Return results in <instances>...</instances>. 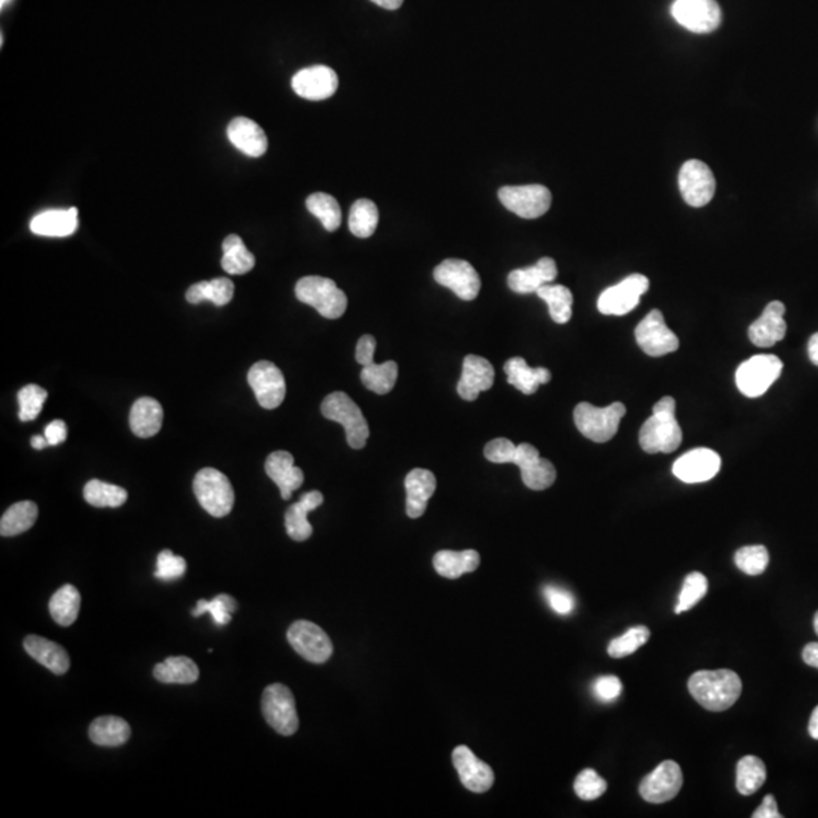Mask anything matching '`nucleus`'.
Listing matches in <instances>:
<instances>
[{
  "label": "nucleus",
  "mask_w": 818,
  "mask_h": 818,
  "mask_svg": "<svg viewBox=\"0 0 818 818\" xmlns=\"http://www.w3.org/2000/svg\"><path fill=\"white\" fill-rule=\"evenodd\" d=\"M483 455L494 464L519 466L524 485L534 491L547 490L556 481L554 464L539 457V450L529 442L515 446L508 438H496L485 446Z\"/></svg>",
  "instance_id": "f257e3e1"
},
{
  "label": "nucleus",
  "mask_w": 818,
  "mask_h": 818,
  "mask_svg": "<svg viewBox=\"0 0 818 818\" xmlns=\"http://www.w3.org/2000/svg\"><path fill=\"white\" fill-rule=\"evenodd\" d=\"M688 690L708 711L722 712L740 699L742 684L735 671L701 670L690 677Z\"/></svg>",
  "instance_id": "f03ea898"
},
{
  "label": "nucleus",
  "mask_w": 818,
  "mask_h": 818,
  "mask_svg": "<svg viewBox=\"0 0 818 818\" xmlns=\"http://www.w3.org/2000/svg\"><path fill=\"white\" fill-rule=\"evenodd\" d=\"M682 442V429L676 420V401L662 397L652 409V417L641 426L640 446L645 453L675 452Z\"/></svg>",
  "instance_id": "7ed1b4c3"
},
{
  "label": "nucleus",
  "mask_w": 818,
  "mask_h": 818,
  "mask_svg": "<svg viewBox=\"0 0 818 818\" xmlns=\"http://www.w3.org/2000/svg\"><path fill=\"white\" fill-rule=\"evenodd\" d=\"M296 297L329 320L340 319L347 310V296L334 280L321 276L302 278L296 284Z\"/></svg>",
  "instance_id": "20e7f679"
},
{
  "label": "nucleus",
  "mask_w": 818,
  "mask_h": 818,
  "mask_svg": "<svg viewBox=\"0 0 818 818\" xmlns=\"http://www.w3.org/2000/svg\"><path fill=\"white\" fill-rule=\"evenodd\" d=\"M321 414L328 420L340 423L346 431L347 442L352 449H364L370 429L361 408L346 393H331L321 403Z\"/></svg>",
  "instance_id": "39448f33"
},
{
  "label": "nucleus",
  "mask_w": 818,
  "mask_h": 818,
  "mask_svg": "<svg viewBox=\"0 0 818 818\" xmlns=\"http://www.w3.org/2000/svg\"><path fill=\"white\" fill-rule=\"evenodd\" d=\"M626 407L620 401L611 403L610 407L597 408L588 401H582L575 408V425L584 437L595 442L610 441L619 431L621 418L625 417Z\"/></svg>",
  "instance_id": "423d86ee"
},
{
  "label": "nucleus",
  "mask_w": 818,
  "mask_h": 818,
  "mask_svg": "<svg viewBox=\"0 0 818 818\" xmlns=\"http://www.w3.org/2000/svg\"><path fill=\"white\" fill-rule=\"evenodd\" d=\"M193 490L200 506L213 517H226L234 508V488L228 476L215 468H202L194 478Z\"/></svg>",
  "instance_id": "0eeeda50"
},
{
  "label": "nucleus",
  "mask_w": 818,
  "mask_h": 818,
  "mask_svg": "<svg viewBox=\"0 0 818 818\" xmlns=\"http://www.w3.org/2000/svg\"><path fill=\"white\" fill-rule=\"evenodd\" d=\"M261 709L265 722L280 735L290 737L299 729L295 696L288 686L282 684L267 686L261 699Z\"/></svg>",
  "instance_id": "6e6552de"
},
{
  "label": "nucleus",
  "mask_w": 818,
  "mask_h": 818,
  "mask_svg": "<svg viewBox=\"0 0 818 818\" xmlns=\"http://www.w3.org/2000/svg\"><path fill=\"white\" fill-rule=\"evenodd\" d=\"M783 364L778 356L757 355L742 362L737 369L735 381L738 390L746 397H759L778 381Z\"/></svg>",
  "instance_id": "1a4fd4ad"
},
{
  "label": "nucleus",
  "mask_w": 818,
  "mask_h": 818,
  "mask_svg": "<svg viewBox=\"0 0 818 818\" xmlns=\"http://www.w3.org/2000/svg\"><path fill=\"white\" fill-rule=\"evenodd\" d=\"M498 200L522 219H539L552 205V194L544 185H517L498 190Z\"/></svg>",
  "instance_id": "9d476101"
},
{
  "label": "nucleus",
  "mask_w": 818,
  "mask_h": 818,
  "mask_svg": "<svg viewBox=\"0 0 818 818\" xmlns=\"http://www.w3.org/2000/svg\"><path fill=\"white\" fill-rule=\"evenodd\" d=\"M287 638L291 647L312 664H325L334 653L331 638L312 621H295L287 632Z\"/></svg>",
  "instance_id": "9b49d317"
},
{
  "label": "nucleus",
  "mask_w": 818,
  "mask_h": 818,
  "mask_svg": "<svg viewBox=\"0 0 818 818\" xmlns=\"http://www.w3.org/2000/svg\"><path fill=\"white\" fill-rule=\"evenodd\" d=\"M636 340L641 351L653 358L668 355L679 349V338L668 329L660 310L651 311L636 326Z\"/></svg>",
  "instance_id": "f8f14e48"
},
{
  "label": "nucleus",
  "mask_w": 818,
  "mask_h": 818,
  "mask_svg": "<svg viewBox=\"0 0 818 818\" xmlns=\"http://www.w3.org/2000/svg\"><path fill=\"white\" fill-rule=\"evenodd\" d=\"M716 178L711 168L699 159L686 161L679 172V189L686 204L701 208L711 202L716 194Z\"/></svg>",
  "instance_id": "ddd939ff"
},
{
  "label": "nucleus",
  "mask_w": 818,
  "mask_h": 818,
  "mask_svg": "<svg viewBox=\"0 0 818 818\" xmlns=\"http://www.w3.org/2000/svg\"><path fill=\"white\" fill-rule=\"evenodd\" d=\"M671 14L679 25L696 34L716 31L722 21V11L716 0H676Z\"/></svg>",
  "instance_id": "4468645a"
},
{
  "label": "nucleus",
  "mask_w": 818,
  "mask_h": 818,
  "mask_svg": "<svg viewBox=\"0 0 818 818\" xmlns=\"http://www.w3.org/2000/svg\"><path fill=\"white\" fill-rule=\"evenodd\" d=\"M649 279L643 275H630L620 284L610 287L597 300V308L605 315H625L636 310L641 296L649 290Z\"/></svg>",
  "instance_id": "2eb2a0df"
},
{
  "label": "nucleus",
  "mask_w": 818,
  "mask_h": 818,
  "mask_svg": "<svg viewBox=\"0 0 818 818\" xmlns=\"http://www.w3.org/2000/svg\"><path fill=\"white\" fill-rule=\"evenodd\" d=\"M247 382L256 401L265 409H275L284 401L287 385L282 371L270 361H258L247 373Z\"/></svg>",
  "instance_id": "dca6fc26"
},
{
  "label": "nucleus",
  "mask_w": 818,
  "mask_h": 818,
  "mask_svg": "<svg viewBox=\"0 0 818 818\" xmlns=\"http://www.w3.org/2000/svg\"><path fill=\"white\" fill-rule=\"evenodd\" d=\"M433 279L452 290L459 299L474 300L481 291V278L470 263L464 260H446L433 270Z\"/></svg>",
  "instance_id": "f3484780"
},
{
  "label": "nucleus",
  "mask_w": 818,
  "mask_h": 818,
  "mask_svg": "<svg viewBox=\"0 0 818 818\" xmlns=\"http://www.w3.org/2000/svg\"><path fill=\"white\" fill-rule=\"evenodd\" d=\"M684 783L679 764L664 761L640 783L641 798L649 803H666L676 798Z\"/></svg>",
  "instance_id": "a211bd4d"
},
{
  "label": "nucleus",
  "mask_w": 818,
  "mask_h": 818,
  "mask_svg": "<svg viewBox=\"0 0 818 818\" xmlns=\"http://www.w3.org/2000/svg\"><path fill=\"white\" fill-rule=\"evenodd\" d=\"M291 87L297 96L306 101H326L336 94L338 77L331 67H306L293 77Z\"/></svg>",
  "instance_id": "6ab92c4d"
},
{
  "label": "nucleus",
  "mask_w": 818,
  "mask_h": 818,
  "mask_svg": "<svg viewBox=\"0 0 818 818\" xmlns=\"http://www.w3.org/2000/svg\"><path fill=\"white\" fill-rule=\"evenodd\" d=\"M722 467V458L711 449H694L682 455L673 466V474L685 483L707 482L716 478Z\"/></svg>",
  "instance_id": "aec40b11"
},
{
  "label": "nucleus",
  "mask_w": 818,
  "mask_h": 818,
  "mask_svg": "<svg viewBox=\"0 0 818 818\" xmlns=\"http://www.w3.org/2000/svg\"><path fill=\"white\" fill-rule=\"evenodd\" d=\"M452 759L459 779L467 790L473 793H487L493 787V768L481 761L467 746H458L453 750Z\"/></svg>",
  "instance_id": "412c9836"
},
{
  "label": "nucleus",
  "mask_w": 818,
  "mask_h": 818,
  "mask_svg": "<svg viewBox=\"0 0 818 818\" xmlns=\"http://www.w3.org/2000/svg\"><path fill=\"white\" fill-rule=\"evenodd\" d=\"M493 384L494 369L491 362L478 355L464 358L463 375L458 382V394L464 401H476L479 394L490 390Z\"/></svg>",
  "instance_id": "4be33fe9"
},
{
  "label": "nucleus",
  "mask_w": 818,
  "mask_h": 818,
  "mask_svg": "<svg viewBox=\"0 0 818 818\" xmlns=\"http://www.w3.org/2000/svg\"><path fill=\"white\" fill-rule=\"evenodd\" d=\"M785 305L782 302H770L763 315L749 328V338L757 347H772L783 340L787 334V321L783 320Z\"/></svg>",
  "instance_id": "5701e85b"
},
{
  "label": "nucleus",
  "mask_w": 818,
  "mask_h": 818,
  "mask_svg": "<svg viewBox=\"0 0 818 818\" xmlns=\"http://www.w3.org/2000/svg\"><path fill=\"white\" fill-rule=\"evenodd\" d=\"M265 473L278 485L284 500L291 498L293 491L299 490L304 483V472L296 467L295 458L285 450L270 453L265 461Z\"/></svg>",
  "instance_id": "b1692460"
},
{
  "label": "nucleus",
  "mask_w": 818,
  "mask_h": 818,
  "mask_svg": "<svg viewBox=\"0 0 818 818\" xmlns=\"http://www.w3.org/2000/svg\"><path fill=\"white\" fill-rule=\"evenodd\" d=\"M407 514L409 519H420L426 513L427 502L437 488V478L426 468H414L405 479Z\"/></svg>",
  "instance_id": "393cba45"
},
{
  "label": "nucleus",
  "mask_w": 818,
  "mask_h": 818,
  "mask_svg": "<svg viewBox=\"0 0 818 818\" xmlns=\"http://www.w3.org/2000/svg\"><path fill=\"white\" fill-rule=\"evenodd\" d=\"M558 276L556 263L552 258H541L537 264L526 269L513 270L508 276L509 288L519 295L537 293L543 285L554 282Z\"/></svg>",
  "instance_id": "a878e982"
},
{
  "label": "nucleus",
  "mask_w": 818,
  "mask_h": 818,
  "mask_svg": "<svg viewBox=\"0 0 818 818\" xmlns=\"http://www.w3.org/2000/svg\"><path fill=\"white\" fill-rule=\"evenodd\" d=\"M228 138L235 148L247 157H263L269 148L263 127L250 118L237 117L229 123Z\"/></svg>",
  "instance_id": "bb28decb"
},
{
  "label": "nucleus",
  "mask_w": 818,
  "mask_h": 818,
  "mask_svg": "<svg viewBox=\"0 0 818 818\" xmlns=\"http://www.w3.org/2000/svg\"><path fill=\"white\" fill-rule=\"evenodd\" d=\"M26 653L34 658L38 664L46 667L58 676L66 675L70 668V658L66 649L58 643L46 640L43 636H29L23 641Z\"/></svg>",
  "instance_id": "cd10ccee"
},
{
  "label": "nucleus",
  "mask_w": 818,
  "mask_h": 818,
  "mask_svg": "<svg viewBox=\"0 0 818 818\" xmlns=\"http://www.w3.org/2000/svg\"><path fill=\"white\" fill-rule=\"evenodd\" d=\"M325 502L320 491H310L302 496L299 502L291 505L285 513L287 534L295 541H306L312 535V526L308 522V514L319 508Z\"/></svg>",
  "instance_id": "c85d7f7f"
},
{
  "label": "nucleus",
  "mask_w": 818,
  "mask_h": 818,
  "mask_svg": "<svg viewBox=\"0 0 818 818\" xmlns=\"http://www.w3.org/2000/svg\"><path fill=\"white\" fill-rule=\"evenodd\" d=\"M77 209H51L36 215L31 220L32 232L41 237H69L77 232Z\"/></svg>",
  "instance_id": "c756f323"
},
{
  "label": "nucleus",
  "mask_w": 818,
  "mask_h": 818,
  "mask_svg": "<svg viewBox=\"0 0 818 818\" xmlns=\"http://www.w3.org/2000/svg\"><path fill=\"white\" fill-rule=\"evenodd\" d=\"M505 373L508 377V384L515 386L519 392L523 393L526 396L534 394L539 390V385L547 384L552 379V373L544 367L532 369L528 366V362L523 358L515 356L505 362Z\"/></svg>",
  "instance_id": "7c9ffc66"
},
{
  "label": "nucleus",
  "mask_w": 818,
  "mask_h": 818,
  "mask_svg": "<svg viewBox=\"0 0 818 818\" xmlns=\"http://www.w3.org/2000/svg\"><path fill=\"white\" fill-rule=\"evenodd\" d=\"M164 411L159 401L152 397H142L133 405L129 425L140 438L155 437L163 426Z\"/></svg>",
  "instance_id": "2f4dec72"
},
{
  "label": "nucleus",
  "mask_w": 818,
  "mask_h": 818,
  "mask_svg": "<svg viewBox=\"0 0 818 818\" xmlns=\"http://www.w3.org/2000/svg\"><path fill=\"white\" fill-rule=\"evenodd\" d=\"M481 564V555L476 550H441L433 556V567L438 575L446 579H458L466 573H473Z\"/></svg>",
  "instance_id": "473e14b6"
},
{
  "label": "nucleus",
  "mask_w": 818,
  "mask_h": 818,
  "mask_svg": "<svg viewBox=\"0 0 818 818\" xmlns=\"http://www.w3.org/2000/svg\"><path fill=\"white\" fill-rule=\"evenodd\" d=\"M88 737L97 746L103 748H118L131 738V726L122 717H97L90 725Z\"/></svg>",
  "instance_id": "72a5a7b5"
},
{
  "label": "nucleus",
  "mask_w": 818,
  "mask_h": 818,
  "mask_svg": "<svg viewBox=\"0 0 818 818\" xmlns=\"http://www.w3.org/2000/svg\"><path fill=\"white\" fill-rule=\"evenodd\" d=\"M234 282L228 278H217L213 280H202L191 285L187 291V300L193 305L208 300L215 306L228 305L234 297Z\"/></svg>",
  "instance_id": "f704fd0d"
},
{
  "label": "nucleus",
  "mask_w": 818,
  "mask_h": 818,
  "mask_svg": "<svg viewBox=\"0 0 818 818\" xmlns=\"http://www.w3.org/2000/svg\"><path fill=\"white\" fill-rule=\"evenodd\" d=\"M198 675V664L189 656H170L153 668V676L163 684H194Z\"/></svg>",
  "instance_id": "c9c22d12"
},
{
  "label": "nucleus",
  "mask_w": 818,
  "mask_h": 818,
  "mask_svg": "<svg viewBox=\"0 0 818 818\" xmlns=\"http://www.w3.org/2000/svg\"><path fill=\"white\" fill-rule=\"evenodd\" d=\"M361 381L367 390L377 394H388L396 385L399 377V367L394 361H386L377 364L375 360L362 362Z\"/></svg>",
  "instance_id": "e433bc0d"
},
{
  "label": "nucleus",
  "mask_w": 818,
  "mask_h": 818,
  "mask_svg": "<svg viewBox=\"0 0 818 818\" xmlns=\"http://www.w3.org/2000/svg\"><path fill=\"white\" fill-rule=\"evenodd\" d=\"M38 517V506L31 500L19 502L6 509L0 520V534L2 537H16L36 524Z\"/></svg>",
  "instance_id": "4c0bfd02"
},
{
  "label": "nucleus",
  "mask_w": 818,
  "mask_h": 818,
  "mask_svg": "<svg viewBox=\"0 0 818 818\" xmlns=\"http://www.w3.org/2000/svg\"><path fill=\"white\" fill-rule=\"evenodd\" d=\"M52 619L60 626L73 625L77 621L79 611H81V595L77 587L67 584L56 591L52 595L51 603H49Z\"/></svg>",
  "instance_id": "58836bf2"
},
{
  "label": "nucleus",
  "mask_w": 818,
  "mask_h": 818,
  "mask_svg": "<svg viewBox=\"0 0 818 818\" xmlns=\"http://www.w3.org/2000/svg\"><path fill=\"white\" fill-rule=\"evenodd\" d=\"M222 267L229 275H246L255 267V256L244 246L239 235H229L224 239Z\"/></svg>",
  "instance_id": "ea45409f"
},
{
  "label": "nucleus",
  "mask_w": 818,
  "mask_h": 818,
  "mask_svg": "<svg viewBox=\"0 0 818 818\" xmlns=\"http://www.w3.org/2000/svg\"><path fill=\"white\" fill-rule=\"evenodd\" d=\"M539 299H543L549 306V314L552 320L558 325H565L571 319V306H573V295L564 285L546 284L537 291Z\"/></svg>",
  "instance_id": "a19ab883"
},
{
  "label": "nucleus",
  "mask_w": 818,
  "mask_h": 818,
  "mask_svg": "<svg viewBox=\"0 0 818 818\" xmlns=\"http://www.w3.org/2000/svg\"><path fill=\"white\" fill-rule=\"evenodd\" d=\"M767 779V770L763 759L757 757H744L737 764V790L742 796H752L763 787Z\"/></svg>",
  "instance_id": "79ce46f5"
},
{
  "label": "nucleus",
  "mask_w": 818,
  "mask_h": 818,
  "mask_svg": "<svg viewBox=\"0 0 818 818\" xmlns=\"http://www.w3.org/2000/svg\"><path fill=\"white\" fill-rule=\"evenodd\" d=\"M84 498L96 508H118L127 500L125 488L93 479L84 487Z\"/></svg>",
  "instance_id": "37998d69"
},
{
  "label": "nucleus",
  "mask_w": 818,
  "mask_h": 818,
  "mask_svg": "<svg viewBox=\"0 0 818 818\" xmlns=\"http://www.w3.org/2000/svg\"><path fill=\"white\" fill-rule=\"evenodd\" d=\"M379 223V211L375 202L369 198H360L352 205L349 215V229L358 239H369L375 234Z\"/></svg>",
  "instance_id": "c03bdc74"
},
{
  "label": "nucleus",
  "mask_w": 818,
  "mask_h": 818,
  "mask_svg": "<svg viewBox=\"0 0 818 818\" xmlns=\"http://www.w3.org/2000/svg\"><path fill=\"white\" fill-rule=\"evenodd\" d=\"M306 208L312 215L320 220L323 228L329 232H336L341 224V208L336 198L331 194L314 193L306 198Z\"/></svg>",
  "instance_id": "a18cd8bd"
},
{
  "label": "nucleus",
  "mask_w": 818,
  "mask_h": 818,
  "mask_svg": "<svg viewBox=\"0 0 818 818\" xmlns=\"http://www.w3.org/2000/svg\"><path fill=\"white\" fill-rule=\"evenodd\" d=\"M651 638V630L645 626H636L626 630L623 636L614 638L608 645L611 658H625L638 651Z\"/></svg>",
  "instance_id": "49530a36"
},
{
  "label": "nucleus",
  "mask_w": 818,
  "mask_h": 818,
  "mask_svg": "<svg viewBox=\"0 0 818 818\" xmlns=\"http://www.w3.org/2000/svg\"><path fill=\"white\" fill-rule=\"evenodd\" d=\"M237 600L232 599L229 595H219L213 600H198V605L194 608L191 615L200 617L205 612L213 615L214 623L217 626L228 625L231 621V614L237 611Z\"/></svg>",
  "instance_id": "de8ad7c7"
},
{
  "label": "nucleus",
  "mask_w": 818,
  "mask_h": 818,
  "mask_svg": "<svg viewBox=\"0 0 818 818\" xmlns=\"http://www.w3.org/2000/svg\"><path fill=\"white\" fill-rule=\"evenodd\" d=\"M707 591V576L701 575L699 571H694L692 575L686 576L684 585H682L681 595H679L675 612L682 614L685 611L692 610V606L699 603L705 597Z\"/></svg>",
  "instance_id": "09e8293b"
},
{
  "label": "nucleus",
  "mask_w": 818,
  "mask_h": 818,
  "mask_svg": "<svg viewBox=\"0 0 818 818\" xmlns=\"http://www.w3.org/2000/svg\"><path fill=\"white\" fill-rule=\"evenodd\" d=\"M17 399H19V405H20L19 418H20L21 422H32V420H36L40 416L43 405H45V401L47 399V392L45 388H41L40 385L29 384V385H25L21 388L19 394H17Z\"/></svg>",
  "instance_id": "8fccbe9b"
},
{
  "label": "nucleus",
  "mask_w": 818,
  "mask_h": 818,
  "mask_svg": "<svg viewBox=\"0 0 818 818\" xmlns=\"http://www.w3.org/2000/svg\"><path fill=\"white\" fill-rule=\"evenodd\" d=\"M768 561V550L764 546H744L735 554V564L746 575H761L767 569Z\"/></svg>",
  "instance_id": "3c124183"
},
{
  "label": "nucleus",
  "mask_w": 818,
  "mask_h": 818,
  "mask_svg": "<svg viewBox=\"0 0 818 818\" xmlns=\"http://www.w3.org/2000/svg\"><path fill=\"white\" fill-rule=\"evenodd\" d=\"M606 781L593 768H585L575 781V793L582 800H595L606 791Z\"/></svg>",
  "instance_id": "603ef678"
},
{
  "label": "nucleus",
  "mask_w": 818,
  "mask_h": 818,
  "mask_svg": "<svg viewBox=\"0 0 818 818\" xmlns=\"http://www.w3.org/2000/svg\"><path fill=\"white\" fill-rule=\"evenodd\" d=\"M185 571H187V563H185V559L182 556H178V555H174L170 550H163L161 554L158 555L157 570H155V578L157 579L170 582V580L182 578L185 575Z\"/></svg>",
  "instance_id": "864d4df0"
},
{
  "label": "nucleus",
  "mask_w": 818,
  "mask_h": 818,
  "mask_svg": "<svg viewBox=\"0 0 818 818\" xmlns=\"http://www.w3.org/2000/svg\"><path fill=\"white\" fill-rule=\"evenodd\" d=\"M543 591L547 603L556 614L569 615L575 610V597L569 591H565L564 588H559L555 585H547V587H544Z\"/></svg>",
  "instance_id": "5fc2aeb1"
},
{
  "label": "nucleus",
  "mask_w": 818,
  "mask_h": 818,
  "mask_svg": "<svg viewBox=\"0 0 818 818\" xmlns=\"http://www.w3.org/2000/svg\"><path fill=\"white\" fill-rule=\"evenodd\" d=\"M623 690L621 681L617 676H602L593 684V694L600 701H614L619 699Z\"/></svg>",
  "instance_id": "6e6d98bb"
},
{
  "label": "nucleus",
  "mask_w": 818,
  "mask_h": 818,
  "mask_svg": "<svg viewBox=\"0 0 818 818\" xmlns=\"http://www.w3.org/2000/svg\"><path fill=\"white\" fill-rule=\"evenodd\" d=\"M45 437H46L49 446H58V444L66 441V423L62 422V420H53V422L49 423L46 426V431H45Z\"/></svg>",
  "instance_id": "4d7b16f0"
},
{
  "label": "nucleus",
  "mask_w": 818,
  "mask_h": 818,
  "mask_svg": "<svg viewBox=\"0 0 818 818\" xmlns=\"http://www.w3.org/2000/svg\"><path fill=\"white\" fill-rule=\"evenodd\" d=\"M753 818H781L782 815L779 814L778 811V803H776V798H773L772 794H768L764 798V802L761 803V806L753 813Z\"/></svg>",
  "instance_id": "13d9d810"
},
{
  "label": "nucleus",
  "mask_w": 818,
  "mask_h": 818,
  "mask_svg": "<svg viewBox=\"0 0 818 818\" xmlns=\"http://www.w3.org/2000/svg\"><path fill=\"white\" fill-rule=\"evenodd\" d=\"M802 656L803 661L806 662L808 666L818 668V643H809V644L805 645Z\"/></svg>",
  "instance_id": "bf43d9fd"
},
{
  "label": "nucleus",
  "mask_w": 818,
  "mask_h": 818,
  "mask_svg": "<svg viewBox=\"0 0 818 818\" xmlns=\"http://www.w3.org/2000/svg\"><path fill=\"white\" fill-rule=\"evenodd\" d=\"M808 353L809 360L818 367V332L809 338Z\"/></svg>",
  "instance_id": "052dcab7"
},
{
  "label": "nucleus",
  "mask_w": 818,
  "mask_h": 818,
  "mask_svg": "<svg viewBox=\"0 0 818 818\" xmlns=\"http://www.w3.org/2000/svg\"><path fill=\"white\" fill-rule=\"evenodd\" d=\"M373 4H377V6H381L384 10H399L403 0H371Z\"/></svg>",
  "instance_id": "680f3d73"
},
{
  "label": "nucleus",
  "mask_w": 818,
  "mask_h": 818,
  "mask_svg": "<svg viewBox=\"0 0 818 818\" xmlns=\"http://www.w3.org/2000/svg\"><path fill=\"white\" fill-rule=\"evenodd\" d=\"M809 735L814 738V740H818V707L814 709L813 714H811V720H809Z\"/></svg>",
  "instance_id": "e2e57ef3"
},
{
  "label": "nucleus",
  "mask_w": 818,
  "mask_h": 818,
  "mask_svg": "<svg viewBox=\"0 0 818 818\" xmlns=\"http://www.w3.org/2000/svg\"><path fill=\"white\" fill-rule=\"evenodd\" d=\"M31 444L32 448L36 449V450H41V449H45L46 446H49V442H47L46 437H45V435H36V437H32Z\"/></svg>",
  "instance_id": "0e129e2a"
},
{
  "label": "nucleus",
  "mask_w": 818,
  "mask_h": 818,
  "mask_svg": "<svg viewBox=\"0 0 818 818\" xmlns=\"http://www.w3.org/2000/svg\"><path fill=\"white\" fill-rule=\"evenodd\" d=\"M814 629H815V634L818 636V612L814 617Z\"/></svg>",
  "instance_id": "69168bd1"
},
{
  "label": "nucleus",
  "mask_w": 818,
  "mask_h": 818,
  "mask_svg": "<svg viewBox=\"0 0 818 818\" xmlns=\"http://www.w3.org/2000/svg\"><path fill=\"white\" fill-rule=\"evenodd\" d=\"M10 2L11 0H0V6H2V10H4V8H5V5H8Z\"/></svg>",
  "instance_id": "338daca9"
}]
</instances>
